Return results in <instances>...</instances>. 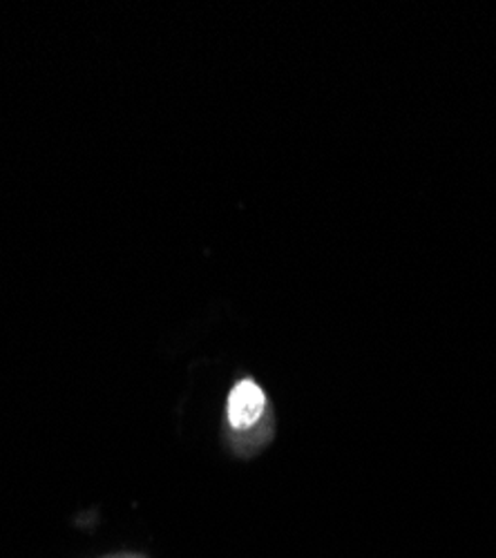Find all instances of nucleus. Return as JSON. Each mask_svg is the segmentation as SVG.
I'll list each match as a JSON object with an SVG mask.
<instances>
[{"mask_svg":"<svg viewBox=\"0 0 496 558\" xmlns=\"http://www.w3.org/2000/svg\"><path fill=\"white\" fill-rule=\"evenodd\" d=\"M264 407V391L253 380H244L229 396V423L235 429H249L259 421Z\"/></svg>","mask_w":496,"mask_h":558,"instance_id":"obj_1","label":"nucleus"}]
</instances>
